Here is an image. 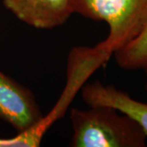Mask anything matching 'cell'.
<instances>
[{
    "mask_svg": "<svg viewBox=\"0 0 147 147\" xmlns=\"http://www.w3.org/2000/svg\"><path fill=\"white\" fill-rule=\"evenodd\" d=\"M73 13L105 21L110 31L96 46L107 62L114 53L130 42L147 25V0H70Z\"/></svg>",
    "mask_w": 147,
    "mask_h": 147,
    "instance_id": "cell-2",
    "label": "cell"
},
{
    "mask_svg": "<svg viewBox=\"0 0 147 147\" xmlns=\"http://www.w3.org/2000/svg\"><path fill=\"white\" fill-rule=\"evenodd\" d=\"M82 99L88 106H110L129 116L140 125L147 136V103L135 100L127 92L114 85L99 81L85 84L81 92Z\"/></svg>",
    "mask_w": 147,
    "mask_h": 147,
    "instance_id": "cell-5",
    "label": "cell"
},
{
    "mask_svg": "<svg viewBox=\"0 0 147 147\" xmlns=\"http://www.w3.org/2000/svg\"><path fill=\"white\" fill-rule=\"evenodd\" d=\"M55 120L48 115L41 123L29 131L17 133L11 138H0V147H37L39 146L42 137Z\"/></svg>",
    "mask_w": 147,
    "mask_h": 147,
    "instance_id": "cell-7",
    "label": "cell"
},
{
    "mask_svg": "<svg viewBox=\"0 0 147 147\" xmlns=\"http://www.w3.org/2000/svg\"><path fill=\"white\" fill-rule=\"evenodd\" d=\"M145 88H146V92H147V82H146V85H145Z\"/></svg>",
    "mask_w": 147,
    "mask_h": 147,
    "instance_id": "cell-8",
    "label": "cell"
},
{
    "mask_svg": "<svg viewBox=\"0 0 147 147\" xmlns=\"http://www.w3.org/2000/svg\"><path fill=\"white\" fill-rule=\"evenodd\" d=\"M114 56L120 68L142 70L147 75V25L134 39L115 52Z\"/></svg>",
    "mask_w": 147,
    "mask_h": 147,
    "instance_id": "cell-6",
    "label": "cell"
},
{
    "mask_svg": "<svg viewBox=\"0 0 147 147\" xmlns=\"http://www.w3.org/2000/svg\"><path fill=\"white\" fill-rule=\"evenodd\" d=\"M3 3L20 21L36 29L61 26L73 14L70 0H3Z\"/></svg>",
    "mask_w": 147,
    "mask_h": 147,
    "instance_id": "cell-4",
    "label": "cell"
},
{
    "mask_svg": "<svg viewBox=\"0 0 147 147\" xmlns=\"http://www.w3.org/2000/svg\"><path fill=\"white\" fill-rule=\"evenodd\" d=\"M70 146L145 147L147 136L137 122L110 106L73 108Z\"/></svg>",
    "mask_w": 147,
    "mask_h": 147,
    "instance_id": "cell-1",
    "label": "cell"
},
{
    "mask_svg": "<svg viewBox=\"0 0 147 147\" xmlns=\"http://www.w3.org/2000/svg\"><path fill=\"white\" fill-rule=\"evenodd\" d=\"M43 118L31 91L0 71V119L21 133L38 125Z\"/></svg>",
    "mask_w": 147,
    "mask_h": 147,
    "instance_id": "cell-3",
    "label": "cell"
}]
</instances>
